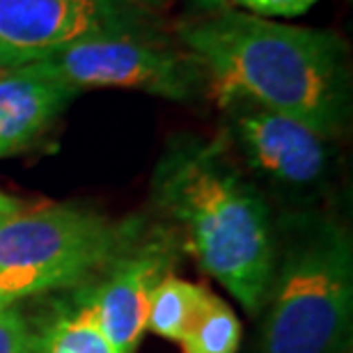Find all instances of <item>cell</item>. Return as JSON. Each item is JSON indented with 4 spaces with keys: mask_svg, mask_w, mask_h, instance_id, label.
I'll return each instance as SVG.
<instances>
[{
    "mask_svg": "<svg viewBox=\"0 0 353 353\" xmlns=\"http://www.w3.org/2000/svg\"><path fill=\"white\" fill-rule=\"evenodd\" d=\"M176 39L207 67L209 94L216 101L248 99L330 140L349 131L353 79L342 34L230 7L183 21Z\"/></svg>",
    "mask_w": 353,
    "mask_h": 353,
    "instance_id": "obj_1",
    "label": "cell"
},
{
    "mask_svg": "<svg viewBox=\"0 0 353 353\" xmlns=\"http://www.w3.org/2000/svg\"><path fill=\"white\" fill-rule=\"evenodd\" d=\"M152 202L197 266L259 316L275 262V218L221 133L168 140L152 176Z\"/></svg>",
    "mask_w": 353,
    "mask_h": 353,
    "instance_id": "obj_2",
    "label": "cell"
},
{
    "mask_svg": "<svg viewBox=\"0 0 353 353\" xmlns=\"http://www.w3.org/2000/svg\"><path fill=\"white\" fill-rule=\"evenodd\" d=\"M255 353H349L353 241L321 209L275 218V262Z\"/></svg>",
    "mask_w": 353,
    "mask_h": 353,
    "instance_id": "obj_3",
    "label": "cell"
},
{
    "mask_svg": "<svg viewBox=\"0 0 353 353\" xmlns=\"http://www.w3.org/2000/svg\"><path fill=\"white\" fill-rule=\"evenodd\" d=\"M138 225L76 204L0 211V305L79 287L133 248Z\"/></svg>",
    "mask_w": 353,
    "mask_h": 353,
    "instance_id": "obj_4",
    "label": "cell"
},
{
    "mask_svg": "<svg viewBox=\"0 0 353 353\" xmlns=\"http://www.w3.org/2000/svg\"><path fill=\"white\" fill-rule=\"evenodd\" d=\"M216 103L225 145L268 204L275 200L282 211H294L326 200L340 174L337 140L248 99L225 97Z\"/></svg>",
    "mask_w": 353,
    "mask_h": 353,
    "instance_id": "obj_5",
    "label": "cell"
},
{
    "mask_svg": "<svg viewBox=\"0 0 353 353\" xmlns=\"http://www.w3.org/2000/svg\"><path fill=\"white\" fill-rule=\"evenodd\" d=\"M74 90L124 88L188 103L209 94V74L202 60L150 37L145 28L101 34L44 60Z\"/></svg>",
    "mask_w": 353,
    "mask_h": 353,
    "instance_id": "obj_6",
    "label": "cell"
},
{
    "mask_svg": "<svg viewBox=\"0 0 353 353\" xmlns=\"http://www.w3.org/2000/svg\"><path fill=\"white\" fill-rule=\"evenodd\" d=\"M140 28H145L143 10L131 0H0V44L19 65Z\"/></svg>",
    "mask_w": 353,
    "mask_h": 353,
    "instance_id": "obj_7",
    "label": "cell"
},
{
    "mask_svg": "<svg viewBox=\"0 0 353 353\" xmlns=\"http://www.w3.org/2000/svg\"><path fill=\"white\" fill-rule=\"evenodd\" d=\"M163 266L161 245L129 248L108 268L101 285L88 292L94 319L115 353H136L147 330L150 294L163 278Z\"/></svg>",
    "mask_w": 353,
    "mask_h": 353,
    "instance_id": "obj_8",
    "label": "cell"
},
{
    "mask_svg": "<svg viewBox=\"0 0 353 353\" xmlns=\"http://www.w3.org/2000/svg\"><path fill=\"white\" fill-rule=\"evenodd\" d=\"M76 94L44 60L0 74V159L32 150Z\"/></svg>",
    "mask_w": 353,
    "mask_h": 353,
    "instance_id": "obj_9",
    "label": "cell"
},
{
    "mask_svg": "<svg viewBox=\"0 0 353 353\" xmlns=\"http://www.w3.org/2000/svg\"><path fill=\"white\" fill-rule=\"evenodd\" d=\"M32 353H115L85 299L62 307L32 337Z\"/></svg>",
    "mask_w": 353,
    "mask_h": 353,
    "instance_id": "obj_10",
    "label": "cell"
},
{
    "mask_svg": "<svg viewBox=\"0 0 353 353\" xmlns=\"http://www.w3.org/2000/svg\"><path fill=\"white\" fill-rule=\"evenodd\" d=\"M209 294V289L202 285L163 275L150 294L147 330L163 340L179 342Z\"/></svg>",
    "mask_w": 353,
    "mask_h": 353,
    "instance_id": "obj_11",
    "label": "cell"
},
{
    "mask_svg": "<svg viewBox=\"0 0 353 353\" xmlns=\"http://www.w3.org/2000/svg\"><path fill=\"white\" fill-rule=\"evenodd\" d=\"M176 344L183 353H239L241 321L228 303L209 294Z\"/></svg>",
    "mask_w": 353,
    "mask_h": 353,
    "instance_id": "obj_12",
    "label": "cell"
},
{
    "mask_svg": "<svg viewBox=\"0 0 353 353\" xmlns=\"http://www.w3.org/2000/svg\"><path fill=\"white\" fill-rule=\"evenodd\" d=\"M34 330L19 307L0 305V353H32Z\"/></svg>",
    "mask_w": 353,
    "mask_h": 353,
    "instance_id": "obj_13",
    "label": "cell"
},
{
    "mask_svg": "<svg viewBox=\"0 0 353 353\" xmlns=\"http://www.w3.org/2000/svg\"><path fill=\"white\" fill-rule=\"evenodd\" d=\"M326 0H230L232 7L262 19H296Z\"/></svg>",
    "mask_w": 353,
    "mask_h": 353,
    "instance_id": "obj_14",
    "label": "cell"
},
{
    "mask_svg": "<svg viewBox=\"0 0 353 353\" xmlns=\"http://www.w3.org/2000/svg\"><path fill=\"white\" fill-rule=\"evenodd\" d=\"M195 17H211V14L230 10V0H188Z\"/></svg>",
    "mask_w": 353,
    "mask_h": 353,
    "instance_id": "obj_15",
    "label": "cell"
},
{
    "mask_svg": "<svg viewBox=\"0 0 353 353\" xmlns=\"http://www.w3.org/2000/svg\"><path fill=\"white\" fill-rule=\"evenodd\" d=\"M14 67H21L19 62H17V58L7 51V48L0 44V74H5V72H10V69H14Z\"/></svg>",
    "mask_w": 353,
    "mask_h": 353,
    "instance_id": "obj_16",
    "label": "cell"
},
{
    "mask_svg": "<svg viewBox=\"0 0 353 353\" xmlns=\"http://www.w3.org/2000/svg\"><path fill=\"white\" fill-rule=\"evenodd\" d=\"M145 3H147V5H163L165 0H145Z\"/></svg>",
    "mask_w": 353,
    "mask_h": 353,
    "instance_id": "obj_17",
    "label": "cell"
},
{
    "mask_svg": "<svg viewBox=\"0 0 353 353\" xmlns=\"http://www.w3.org/2000/svg\"><path fill=\"white\" fill-rule=\"evenodd\" d=\"M131 3H136V5H140V7H147L145 0H131Z\"/></svg>",
    "mask_w": 353,
    "mask_h": 353,
    "instance_id": "obj_18",
    "label": "cell"
},
{
    "mask_svg": "<svg viewBox=\"0 0 353 353\" xmlns=\"http://www.w3.org/2000/svg\"><path fill=\"white\" fill-rule=\"evenodd\" d=\"M349 353H351V351H349Z\"/></svg>",
    "mask_w": 353,
    "mask_h": 353,
    "instance_id": "obj_19",
    "label": "cell"
}]
</instances>
